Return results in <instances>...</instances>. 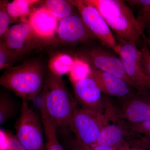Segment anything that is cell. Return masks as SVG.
Returning a JSON list of instances; mask_svg holds the SVG:
<instances>
[{
  "mask_svg": "<svg viewBox=\"0 0 150 150\" xmlns=\"http://www.w3.org/2000/svg\"><path fill=\"white\" fill-rule=\"evenodd\" d=\"M75 99L81 107L109 118V99L103 96L94 80L89 76L72 83Z\"/></svg>",
  "mask_w": 150,
  "mask_h": 150,
  "instance_id": "9",
  "label": "cell"
},
{
  "mask_svg": "<svg viewBox=\"0 0 150 150\" xmlns=\"http://www.w3.org/2000/svg\"><path fill=\"white\" fill-rule=\"evenodd\" d=\"M71 150H93L92 148L81 144L75 141L71 146Z\"/></svg>",
  "mask_w": 150,
  "mask_h": 150,
  "instance_id": "29",
  "label": "cell"
},
{
  "mask_svg": "<svg viewBox=\"0 0 150 150\" xmlns=\"http://www.w3.org/2000/svg\"><path fill=\"white\" fill-rule=\"evenodd\" d=\"M16 105L12 98L6 94L0 95V125H2L14 115Z\"/></svg>",
  "mask_w": 150,
  "mask_h": 150,
  "instance_id": "22",
  "label": "cell"
},
{
  "mask_svg": "<svg viewBox=\"0 0 150 150\" xmlns=\"http://www.w3.org/2000/svg\"><path fill=\"white\" fill-rule=\"evenodd\" d=\"M117 123H108L101 130L96 146L116 148L129 136L127 128L122 121Z\"/></svg>",
  "mask_w": 150,
  "mask_h": 150,
  "instance_id": "15",
  "label": "cell"
},
{
  "mask_svg": "<svg viewBox=\"0 0 150 150\" xmlns=\"http://www.w3.org/2000/svg\"><path fill=\"white\" fill-rule=\"evenodd\" d=\"M74 61L75 59L69 54H56L51 58L48 63L49 71L56 76L62 77L69 74Z\"/></svg>",
  "mask_w": 150,
  "mask_h": 150,
  "instance_id": "18",
  "label": "cell"
},
{
  "mask_svg": "<svg viewBox=\"0 0 150 150\" xmlns=\"http://www.w3.org/2000/svg\"><path fill=\"white\" fill-rule=\"evenodd\" d=\"M117 150H150L140 140L127 137L116 147Z\"/></svg>",
  "mask_w": 150,
  "mask_h": 150,
  "instance_id": "26",
  "label": "cell"
},
{
  "mask_svg": "<svg viewBox=\"0 0 150 150\" xmlns=\"http://www.w3.org/2000/svg\"><path fill=\"white\" fill-rule=\"evenodd\" d=\"M91 68L89 76L94 80L103 93L121 98L137 91H134V88L121 78L110 73Z\"/></svg>",
  "mask_w": 150,
  "mask_h": 150,
  "instance_id": "14",
  "label": "cell"
},
{
  "mask_svg": "<svg viewBox=\"0 0 150 150\" xmlns=\"http://www.w3.org/2000/svg\"><path fill=\"white\" fill-rule=\"evenodd\" d=\"M143 42L140 50L142 52L141 64L143 71L150 79V51L144 40H143Z\"/></svg>",
  "mask_w": 150,
  "mask_h": 150,
  "instance_id": "27",
  "label": "cell"
},
{
  "mask_svg": "<svg viewBox=\"0 0 150 150\" xmlns=\"http://www.w3.org/2000/svg\"><path fill=\"white\" fill-rule=\"evenodd\" d=\"M0 150H27L19 141L16 135L7 132V139L1 146Z\"/></svg>",
  "mask_w": 150,
  "mask_h": 150,
  "instance_id": "28",
  "label": "cell"
},
{
  "mask_svg": "<svg viewBox=\"0 0 150 150\" xmlns=\"http://www.w3.org/2000/svg\"><path fill=\"white\" fill-rule=\"evenodd\" d=\"M102 15L119 40L137 44L145 29L122 0H86Z\"/></svg>",
  "mask_w": 150,
  "mask_h": 150,
  "instance_id": "2",
  "label": "cell"
},
{
  "mask_svg": "<svg viewBox=\"0 0 150 150\" xmlns=\"http://www.w3.org/2000/svg\"><path fill=\"white\" fill-rule=\"evenodd\" d=\"M116 100L109 99L111 120L138 123L150 120V93L136 91Z\"/></svg>",
  "mask_w": 150,
  "mask_h": 150,
  "instance_id": "4",
  "label": "cell"
},
{
  "mask_svg": "<svg viewBox=\"0 0 150 150\" xmlns=\"http://www.w3.org/2000/svg\"><path fill=\"white\" fill-rule=\"evenodd\" d=\"M109 120L105 115L77 106L69 126L77 142L92 148L95 146L101 130L109 123Z\"/></svg>",
  "mask_w": 150,
  "mask_h": 150,
  "instance_id": "5",
  "label": "cell"
},
{
  "mask_svg": "<svg viewBox=\"0 0 150 150\" xmlns=\"http://www.w3.org/2000/svg\"><path fill=\"white\" fill-rule=\"evenodd\" d=\"M69 1L77 9L86 25L96 38L115 52L118 44L99 11L86 0H71Z\"/></svg>",
  "mask_w": 150,
  "mask_h": 150,
  "instance_id": "8",
  "label": "cell"
},
{
  "mask_svg": "<svg viewBox=\"0 0 150 150\" xmlns=\"http://www.w3.org/2000/svg\"><path fill=\"white\" fill-rule=\"evenodd\" d=\"M60 20L43 6L34 8L28 23L36 35L47 44L55 41Z\"/></svg>",
  "mask_w": 150,
  "mask_h": 150,
  "instance_id": "13",
  "label": "cell"
},
{
  "mask_svg": "<svg viewBox=\"0 0 150 150\" xmlns=\"http://www.w3.org/2000/svg\"><path fill=\"white\" fill-rule=\"evenodd\" d=\"M119 41L115 53L119 55L133 87L139 92L150 93V79L142 69L141 50L137 48L136 44Z\"/></svg>",
  "mask_w": 150,
  "mask_h": 150,
  "instance_id": "7",
  "label": "cell"
},
{
  "mask_svg": "<svg viewBox=\"0 0 150 150\" xmlns=\"http://www.w3.org/2000/svg\"><path fill=\"white\" fill-rule=\"evenodd\" d=\"M90 67L86 62L76 57L74 63L69 73V78L72 83L88 76Z\"/></svg>",
  "mask_w": 150,
  "mask_h": 150,
  "instance_id": "23",
  "label": "cell"
},
{
  "mask_svg": "<svg viewBox=\"0 0 150 150\" xmlns=\"http://www.w3.org/2000/svg\"><path fill=\"white\" fill-rule=\"evenodd\" d=\"M7 1H0V38L1 40L5 36L12 23L11 19L7 9Z\"/></svg>",
  "mask_w": 150,
  "mask_h": 150,
  "instance_id": "25",
  "label": "cell"
},
{
  "mask_svg": "<svg viewBox=\"0 0 150 150\" xmlns=\"http://www.w3.org/2000/svg\"><path fill=\"white\" fill-rule=\"evenodd\" d=\"M38 0H15L8 2L7 9L12 23L20 20L21 22L28 21L30 16L35 8L34 6L41 2Z\"/></svg>",
  "mask_w": 150,
  "mask_h": 150,
  "instance_id": "16",
  "label": "cell"
},
{
  "mask_svg": "<svg viewBox=\"0 0 150 150\" xmlns=\"http://www.w3.org/2000/svg\"><path fill=\"white\" fill-rule=\"evenodd\" d=\"M138 10L137 19L145 30L150 25V0H128L125 1Z\"/></svg>",
  "mask_w": 150,
  "mask_h": 150,
  "instance_id": "21",
  "label": "cell"
},
{
  "mask_svg": "<svg viewBox=\"0 0 150 150\" xmlns=\"http://www.w3.org/2000/svg\"><path fill=\"white\" fill-rule=\"evenodd\" d=\"M147 30L148 33V35L147 36H148V37H150V25L149 26V27L147 29Z\"/></svg>",
  "mask_w": 150,
  "mask_h": 150,
  "instance_id": "32",
  "label": "cell"
},
{
  "mask_svg": "<svg viewBox=\"0 0 150 150\" xmlns=\"http://www.w3.org/2000/svg\"><path fill=\"white\" fill-rule=\"evenodd\" d=\"M21 56L0 43V70L10 68L11 65Z\"/></svg>",
  "mask_w": 150,
  "mask_h": 150,
  "instance_id": "24",
  "label": "cell"
},
{
  "mask_svg": "<svg viewBox=\"0 0 150 150\" xmlns=\"http://www.w3.org/2000/svg\"><path fill=\"white\" fill-rule=\"evenodd\" d=\"M76 57L86 62L91 68L121 78L133 87L121 59L109 51L99 47L86 48L78 51Z\"/></svg>",
  "mask_w": 150,
  "mask_h": 150,
  "instance_id": "10",
  "label": "cell"
},
{
  "mask_svg": "<svg viewBox=\"0 0 150 150\" xmlns=\"http://www.w3.org/2000/svg\"><path fill=\"white\" fill-rule=\"evenodd\" d=\"M123 122L127 128L128 137L140 140L150 149V120L134 124Z\"/></svg>",
  "mask_w": 150,
  "mask_h": 150,
  "instance_id": "20",
  "label": "cell"
},
{
  "mask_svg": "<svg viewBox=\"0 0 150 150\" xmlns=\"http://www.w3.org/2000/svg\"><path fill=\"white\" fill-rule=\"evenodd\" d=\"M45 139V150H64L57 136L58 127L48 116L42 105L40 108Z\"/></svg>",
  "mask_w": 150,
  "mask_h": 150,
  "instance_id": "17",
  "label": "cell"
},
{
  "mask_svg": "<svg viewBox=\"0 0 150 150\" xmlns=\"http://www.w3.org/2000/svg\"><path fill=\"white\" fill-rule=\"evenodd\" d=\"M142 37L143 38V40H144L146 43L147 45H148L149 47L150 48V37L146 36L144 33L142 35Z\"/></svg>",
  "mask_w": 150,
  "mask_h": 150,
  "instance_id": "31",
  "label": "cell"
},
{
  "mask_svg": "<svg viewBox=\"0 0 150 150\" xmlns=\"http://www.w3.org/2000/svg\"><path fill=\"white\" fill-rule=\"evenodd\" d=\"M1 43L21 56L47 44L36 35L28 21L20 22L10 27Z\"/></svg>",
  "mask_w": 150,
  "mask_h": 150,
  "instance_id": "11",
  "label": "cell"
},
{
  "mask_svg": "<svg viewBox=\"0 0 150 150\" xmlns=\"http://www.w3.org/2000/svg\"><path fill=\"white\" fill-rule=\"evenodd\" d=\"M40 122L28 102L23 101L20 115L15 125L16 136L27 150H45L44 129Z\"/></svg>",
  "mask_w": 150,
  "mask_h": 150,
  "instance_id": "6",
  "label": "cell"
},
{
  "mask_svg": "<svg viewBox=\"0 0 150 150\" xmlns=\"http://www.w3.org/2000/svg\"><path fill=\"white\" fill-rule=\"evenodd\" d=\"M56 34L59 42L72 45L85 43L96 38L87 27L81 16L76 14L60 20Z\"/></svg>",
  "mask_w": 150,
  "mask_h": 150,
  "instance_id": "12",
  "label": "cell"
},
{
  "mask_svg": "<svg viewBox=\"0 0 150 150\" xmlns=\"http://www.w3.org/2000/svg\"><path fill=\"white\" fill-rule=\"evenodd\" d=\"M45 79L43 64L31 60L8 69L1 77L0 84L23 101L28 102L34 100L42 91Z\"/></svg>",
  "mask_w": 150,
  "mask_h": 150,
  "instance_id": "1",
  "label": "cell"
},
{
  "mask_svg": "<svg viewBox=\"0 0 150 150\" xmlns=\"http://www.w3.org/2000/svg\"><path fill=\"white\" fill-rule=\"evenodd\" d=\"M93 150H117L116 148L103 146H96L92 147Z\"/></svg>",
  "mask_w": 150,
  "mask_h": 150,
  "instance_id": "30",
  "label": "cell"
},
{
  "mask_svg": "<svg viewBox=\"0 0 150 150\" xmlns=\"http://www.w3.org/2000/svg\"><path fill=\"white\" fill-rule=\"evenodd\" d=\"M42 92V105L51 120L58 127L69 126L77 103L62 77L49 71Z\"/></svg>",
  "mask_w": 150,
  "mask_h": 150,
  "instance_id": "3",
  "label": "cell"
},
{
  "mask_svg": "<svg viewBox=\"0 0 150 150\" xmlns=\"http://www.w3.org/2000/svg\"><path fill=\"white\" fill-rule=\"evenodd\" d=\"M43 6L59 20L75 14L74 12L75 7L69 1L47 0L43 1Z\"/></svg>",
  "mask_w": 150,
  "mask_h": 150,
  "instance_id": "19",
  "label": "cell"
}]
</instances>
